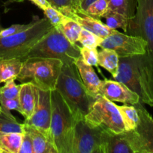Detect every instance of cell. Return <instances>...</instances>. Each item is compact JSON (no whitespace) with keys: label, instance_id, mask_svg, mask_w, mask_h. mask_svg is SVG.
I'll return each instance as SVG.
<instances>
[{"label":"cell","instance_id":"6da1fadb","mask_svg":"<svg viewBox=\"0 0 153 153\" xmlns=\"http://www.w3.org/2000/svg\"><path fill=\"white\" fill-rule=\"evenodd\" d=\"M55 90L67 103L76 122L85 118L97 99L85 86L75 64H63Z\"/></svg>","mask_w":153,"mask_h":153},{"label":"cell","instance_id":"7a4b0ae2","mask_svg":"<svg viewBox=\"0 0 153 153\" xmlns=\"http://www.w3.org/2000/svg\"><path fill=\"white\" fill-rule=\"evenodd\" d=\"M52 28L46 17H33V23L19 33L0 37V60L19 58L24 60L31 48Z\"/></svg>","mask_w":153,"mask_h":153},{"label":"cell","instance_id":"3957f363","mask_svg":"<svg viewBox=\"0 0 153 153\" xmlns=\"http://www.w3.org/2000/svg\"><path fill=\"white\" fill-rule=\"evenodd\" d=\"M31 58H54L61 60L63 64L70 65L81 58L80 46L70 43L61 28L52 26L31 48L25 59Z\"/></svg>","mask_w":153,"mask_h":153},{"label":"cell","instance_id":"277c9868","mask_svg":"<svg viewBox=\"0 0 153 153\" xmlns=\"http://www.w3.org/2000/svg\"><path fill=\"white\" fill-rule=\"evenodd\" d=\"M50 132L58 153H72L76 120L71 111L56 90L51 91Z\"/></svg>","mask_w":153,"mask_h":153},{"label":"cell","instance_id":"5b68a950","mask_svg":"<svg viewBox=\"0 0 153 153\" xmlns=\"http://www.w3.org/2000/svg\"><path fill=\"white\" fill-rule=\"evenodd\" d=\"M63 63L54 58H31L22 61L16 80L21 83L29 82L45 91L55 90Z\"/></svg>","mask_w":153,"mask_h":153},{"label":"cell","instance_id":"8992f818","mask_svg":"<svg viewBox=\"0 0 153 153\" xmlns=\"http://www.w3.org/2000/svg\"><path fill=\"white\" fill-rule=\"evenodd\" d=\"M85 120L91 126L101 127L115 133L125 131L117 105L102 96L99 95L97 97L91 111L85 117Z\"/></svg>","mask_w":153,"mask_h":153},{"label":"cell","instance_id":"52a82bcc","mask_svg":"<svg viewBox=\"0 0 153 153\" xmlns=\"http://www.w3.org/2000/svg\"><path fill=\"white\" fill-rule=\"evenodd\" d=\"M139 114V122L134 129L123 134L134 153H153V118L142 102L134 105Z\"/></svg>","mask_w":153,"mask_h":153},{"label":"cell","instance_id":"ba28073f","mask_svg":"<svg viewBox=\"0 0 153 153\" xmlns=\"http://www.w3.org/2000/svg\"><path fill=\"white\" fill-rule=\"evenodd\" d=\"M127 33L146 40V53L153 59V0H137L134 16L130 20Z\"/></svg>","mask_w":153,"mask_h":153},{"label":"cell","instance_id":"9c48e42d","mask_svg":"<svg viewBox=\"0 0 153 153\" xmlns=\"http://www.w3.org/2000/svg\"><path fill=\"white\" fill-rule=\"evenodd\" d=\"M103 129L101 127L91 126L85 118L76 121L72 153H101Z\"/></svg>","mask_w":153,"mask_h":153},{"label":"cell","instance_id":"30bf717a","mask_svg":"<svg viewBox=\"0 0 153 153\" xmlns=\"http://www.w3.org/2000/svg\"><path fill=\"white\" fill-rule=\"evenodd\" d=\"M100 48L114 51L119 57H132L146 53L147 43L138 36L128 35L118 31L102 40Z\"/></svg>","mask_w":153,"mask_h":153},{"label":"cell","instance_id":"8fae6325","mask_svg":"<svg viewBox=\"0 0 153 153\" xmlns=\"http://www.w3.org/2000/svg\"><path fill=\"white\" fill-rule=\"evenodd\" d=\"M140 56L119 57V66L116 76L114 77L115 81L121 82L133 92L140 97V101L144 103L145 96L140 79Z\"/></svg>","mask_w":153,"mask_h":153},{"label":"cell","instance_id":"7c38bea8","mask_svg":"<svg viewBox=\"0 0 153 153\" xmlns=\"http://www.w3.org/2000/svg\"><path fill=\"white\" fill-rule=\"evenodd\" d=\"M35 105L31 117L24 123L32 126L52 137L50 132V122L52 116L51 91H45L34 86Z\"/></svg>","mask_w":153,"mask_h":153},{"label":"cell","instance_id":"4fadbf2b","mask_svg":"<svg viewBox=\"0 0 153 153\" xmlns=\"http://www.w3.org/2000/svg\"><path fill=\"white\" fill-rule=\"evenodd\" d=\"M99 95L102 96L111 102H118L132 105L140 101V97L125 85L117 81L107 79L102 80Z\"/></svg>","mask_w":153,"mask_h":153},{"label":"cell","instance_id":"5bb4252c","mask_svg":"<svg viewBox=\"0 0 153 153\" xmlns=\"http://www.w3.org/2000/svg\"><path fill=\"white\" fill-rule=\"evenodd\" d=\"M69 17L74 19L83 28L94 33L96 35L99 36L102 39L108 37L111 34L118 32L117 30L109 28L105 23H103L99 18L90 16L82 11L72 13L69 16Z\"/></svg>","mask_w":153,"mask_h":153},{"label":"cell","instance_id":"9a60e30c","mask_svg":"<svg viewBox=\"0 0 153 153\" xmlns=\"http://www.w3.org/2000/svg\"><path fill=\"white\" fill-rule=\"evenodd\" d=\"M140 79L145 96V104L153 107V59L147 53L140 56Z\"/></svg>","mask_w":153,"mask_h":153},{"label":"cell","instance_id":"2e32d148","mask_svg":"<svg viewBox=\"0 0 153 153\" xmlns=\"http://www.w3.org/2000/svg\"><path fill=\"white\" fill-rule=\"evenodd\" d=\"M101 153H134L123 132L115 133L103 129Z\"/></svg>","mask_w":153,"mask_h":153},{"label":"cell","instance_id":"e0dca14e","mask_svg":"<svg viewBox=\"0 0 153 153\" xmlns=\"http://www.w3.org/2000/svg\"><path fill=\"white\" fill-rule=\"evenodd\" d=\"M79 71L80 77L90 94L97 98L98 97L99 90L102 80L99 78L92 66L85 64L82 59V57L75 63Z\"/></svg>","mask_w":153,"mask_h":153},{"label":"cell","instance_id":"ac0fdd59","mask_svg":"<svg viewBox=\"0 0 153 153\" xmlns=\"http://www.w3.org/2000/svg\"><path fill=\"white\" fill-rule=\"evenodd\" d=\"M23 124L31 134L33 153H58L50 136L46 135L34 126Z\"/></svg>","mask_w":153,"mask_h":153},{"label":"cell","instance_id":"d6986e66","mask_svg":"<svg viewBox=\"0 0 153 153\" xmlns=\"http://www.w3.org/2000/svg\"><path fill=\"white\" fill-rule=\"evenodd\" d=\"M19 101L22 108V115L25 117V120H27L32 115L35 105L34 85L29 82L21 84Z\"/></svg>","mask_w":153,"mask_h":153},{"label":"cell","instance_id":"ffe728a7","mask_svg":"<svg viewBox=\"0 0 153 153\" xmlns=\"http://www.w3.org/2000/svg\"><path fill=\"white\" fill-rule=\"evenodd\" d=\"M22 61L19 58L0 60V83L16 79L22 68Z\"/></svg>","mask_w":153,"mask_h":153},{"label":"cell","instance_id":"44dd1931","mask_svg":"<svg viewBox=\"0 0 153 153\" xmlns=\"http://www.w3.org/2000/svg\"><path fill=\"white\" fill-rule=\"evenodd\" d=\"M98 65L105 69L114 78L118 71L119 56L111 49L101 48L98 51Z\"/></svg>","mask_w":153,"mask_h":153},{"label":"cell","instance_id":"7402d4cb","mask_svg":"<svg viewBox=\"0 0 153 153\" xmlns=\"http://www.w3.org/2000/svg\"><path fill=\"white\" fill-rule=\"evenodd\" d=\"M22 133L0 131V153H19Z\"/></svg>","mask_w":153,"mask_h":153},{"label":"cell","instance_id":"603a6c76","mask_svg":"<svg viewBox=\"0 0 153 153\" xmlns=\"http://www.w3.org/2000/svg\"><path fill=\"white\" fill-rule=\"evenodd\" d=\"M118 110L120 113L123 122L125 131H131L134 129L139 122V114L137 110L134 105H117Z\"/></svg>","mask_w":153,"mask_h":153},{"label":"cell","instance_id":"cb8c5ba5","mask_svg":"<svg viewBox=\"0 0 153 153\" xmlns=\"http://www.w3.org/2000/svg\"><path fill=\"white\" fill-rule=\"evenodd\" d=\"M108 10L122 13L131 20L134 16L137 0H108Z\"/></svg>","mask_w":153,"mask_h":153},{"label":"cell","instance_id":"d4e9b609","mask_svg":"<svg viewBox=\"0 0 153 153\" xmlns=\"http://www.w3.org/2000/svg\"><path fill=\"white\" fill-rule=\"evenodd\" d=\"M105 19V24L111 28L117 29L122 28L125 32L128 31L130 19L118 12L108 10L107 12L102 16Z\"/></svg>","mask_w":153,"mask_h":153},{"label":"cell","instance_id":"484cf974","mask_svg":"<svg viewBox=\"0 0 153 153\" xmlns=\"http://www.w3.org/2000/svg\"><path fill=\"white\" fill-rule=\"evenodd\" d=\"M50 5L68 16L73 13L81 11V0H47Z\"/></svg>","mask_w":153,"mask_h":153},{"label":"cell","instance_id":"4316f807","mask_svg":"<svg viewBox=\"0 0 153 153\" xmlns=\"http://www.w3.org/2000/svg\"><path fill=\"white\" fill-rule=\"evenodd\" d=\"M59 28H61L64 35L70 43L76 44V43L79 42V38L82 27L74 19L69 17L68 19Z\"/></svg>","mask_w":153,"mask_h":153},{"label":"cell","instance_id":"83f0119b","mask_svg":"<svg viewBox=\"0 0 153 153\" xmlns=\"http://www.w3.org/2000/svg\"><path fill=\"white\" fill-rule=\"evenodd\" d=\"M23 131V123L17 122L13 115H7L2 111L0 113V131L22 133Z\"/></svg>","mask_w":153,"mask_h":153},{"label":"cell","instance_id":"f1b7e54d","mask_svg":"<svg viewBox=\"0 0 153 153\" xmlns=\"http://www.w3.org/2000/svg\"><path fill=\"white\" fill-rule=\"evenodd\" d=\"M45 17L49 21L52 25L55 28H61L63 24L68 19V16H65L62 12L55 7L49 5L43 10Z\"/></svg>","mask_w":153,"mask_h":153},{"label":"cell","instance_id":"f546056e","mask_svg":"<svg viewBox=\"0 0 153 153\" xmlns=\"http://www.w3.org/2000/svg\"><path fill=\"white\" fill-rule=\"evenodd\" d=\"M103 39L96 35L94 33L82 28L79 38V42L85 47L90 49H97L100 46Z\"/></svg>","mask_w":153,"mask_h":153},{"label":"cell","instance_id":"4dcf8cb0","mask_svg":"<svg viewBox=\"0 0 153 153\" xmlns=\"http://www.w3.org/2000/svg\"><path fill=\"white\" fill-rule=\"evenodd\" d=\"M15 79H10L4 82V85L0 88V100H10L19 98L21 85H16Z\"/></svg>","mask_w":153,"mask_h":153},{"label":"cell","instance_id":"1f68e13d","mask_svg":"<svg viewBox=\"0 0 153 153\" xmlns=\"http://www.w3.org/2000/svg\"><path fill=\"white\" fill-rule=\"evenodd\" d=\"M108 10V0H97L88 7L84 13L96 18H102V16Z\"/></svg>","mask_w":153,"mask_h":153},{"label":"cell","instance_id":"d6a6232c","mask_svg":"<svg viewBox=\"0 0 153 153\" xmlns=\"http://www.w3.org/2000/svg\"><path fill=\"white\" fill-rule=\"evenodd\" d=\"M80 52L82 59L85 64L94 67H98V51L97 49L82 46L80 47Z\"/></svg>","mask_w":153,"mask_h":153},{"label":"cell","instance_id":"836d02e7","mask_svg":"<svg viewBox=\"0 0 153 153\" xmlns=\"http://www.w3.org/2000/svg\"><path fill=\"white\" fill-rule=\"evenodd\" d=\"M24 131L22 132V140H21L20 147L19 153H33L32 140L31 134L23 124Z\"/></svg>","mask_w":153,"mask_h":153},{"label":"cell","instance_id":"e575fe53","mask_svg":"<svg viewBox=\"0 0 153 153\" xmlns=\"http://www.w3.org/2000/svg\"><path fill=\"white\" fill-rule=\"evenodd\" d=\"M32 23L33 20L28 24H14V25H10L8 28L0 30V37H7V36L13 35V34H16V33L20 32V31L28 28Z\"/></svg>","mask_w":153,"mask_h":153},{"label":"cell","instance_id":"d590c367","mask_svg":"<svg viewBox=\"0 0 153 153\" xmlns=\"http://www.w3.org/2000/svg\"><path fill=\"white\" fill-rule=\"evenodd\" d=\"M0 105H1V110H15L22 114V108H21L20 104H19V98L10 99V100H0Z\"/></svg>","mask_w":153,"mask_h":153},{"label":"cell","instance_id":"8d00e7d4","mask_svg":"<svg viewBox=\"0 0 153 153\" xmlns=\"http://www.w3.org/2000/svg\"><path fill=\"white\" fill-rule=\"evenodd\" d=\"M30 1L43 10L50 5L47 0H30Z\"/></svg>","mask_w":153,"mask_h":153},{"label":"cell","instance_id":"74e56055","mask_svg":"<svg viewBox=\"0 0 153 153\" xmlns=\"http://www.w3.org/2000/svg\"><path fill=\"white\" fill-rule=\"evenodd\" d=\"M96 1H97V0H81V3H80L81 11L85 12V10L88 9V7Z\"/></svg>","mask_w":153,"mask_h":153},{"label":"cell","instance_id":"f35d334b","mask_svg":"<svg viewBox=\"0 0 153 153\" xmlns=\"http://www.w3.org/2000/svg\"><path fill=\"white\" fill-rule=\"evenodd\" d=\"M1 112V105H0V113Z\"/></svg>","mask_w":153,"mask_h":153}]
</instances>
